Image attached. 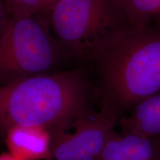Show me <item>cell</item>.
<instances>
[{
	"mask_svg": "<svg viewBox=\"0 0 160 160\" xmlns=\"http://www.w3.org/2000/svg\"><path fill=\"white\" fill-rule=\"evenodd\" d=\"M101 104L119 119L160 91V26L127 23L106 36L92 51Z\"/></svg>",
	"mask_w": 160,
	"mask_h": 160,
	"instance_id": "1",
	"label": "cell"
},
{
	"mask_svg": "<svg viewBox=\"0 0 160 160\" xmlns=\"http://www.w3.org/2000/svg\"><path fill=\"white\" fill-rule=\"evenodd\" d=\"M91 99L88 78L77 68L0 85V137L14 126L68 129L92 111Z\"/></svg>",
	"mask_w": 160,
	"mask_h": 160,
	"instance_id": "2",
	"label": "cell"
},
{
	"mask_svg": "<svg viewBox=\"0 0 160 160\" xmlns=\"http://www.w3.org/2000/svg\"><path fill=\"white\" fill-rule=\"evenodd\" d=\"M70 59L46 16L7 17L0 40V85L59 71Z\"/></svg>",
	"mask_w": 160,
	"mask_h": 160,
	"instance_id": "3",
	"label": "cell"
},
{
	"mask_svg": "<svg viewBox=\"0 0 160 160\" xmlns=\"http://www.w3.org/2000/svg\"><path fill=\"white\" fill-rule=\"evenodd\" d=\"M46 17L57 39L78 61H89L99 42L128 23L113 0H60Z\"/></svg>",
	"mask_w": 160,
	"mask_h": 160,
	"instance_id": "4",
	"label": "cell"
},
{
	"mask_svg": "<svg viewBox=\"0 0 160 160\" xmlns=\"http://www.w3.org/2000/svg\"><path fill=\"white\" fill-rule=\"evenodd\" d=\"M119 117L101 104L99 111L89 112L68 129L52 130L51 160H96L116 131Z\"/></svg>",
	"mask_w": 160,
	"mask_h": 160,
	"instance_id": "5",
	"label": "cell"
},
{
	"mask_svg": "<svg viewBox=\"0 0 160 160\" xmlns=\"http://www.w3.org/2000/svg\"><path fill=\"white\" fill-rule=\"evenodd\" d=\"M96 160H160V139L115 131Z\"/></svg>",
	"mask_w": 160,
	"mask_h": 160,
	"instance_id": "6",
	"label": "cell"
},
{
	"mask_svg": "<svg viewBox=\"0 0 160 160\" xmlns=\"http://www.w3.org/2000/svg\"><path fill=\"white\" fill-rule=\"evenodd\" d=\"M9 152L22 160H51L50 130L36 126H14L6 133Z\"/></svg>",
	"mask_w": 160,
	"mask_h": 160,
	"instance_id": "7",
	"label": "cell"
},
{
	"mask_svg": "<svg viewBox=\"0 0 160 160\" xmlns=\"http://www.w3.org/2000/svg\"><path fill=\"white\" fill-rule=\"evenodd\" d=\"M122 133L160 139V91L146 98L118 121Z\"/></svg>",
	"mask_w": 160,
	"mask_h": 160,
	"instance_id": "8",
	"label": "cell"
},
{
	"mask_svg": "<svg viewBox=\"0 0 160 160\" xmlns=\"http://www.w3.org/2000/svg\"><path fill=\"white\" fill-rule=\"evenodd\" d=\"M113 1L130 25L160 26V0Z\"/></svg>",
	"mask_w": 160,
	"mask_h": 160,
	"instance_id": "9",
	"label": "cell"
},
{
	"mask_svg": "<svg viewBox=\"0 0 160 160\" xmlns=\"http://www.w3.org/2000/svg\"><path fill=\"white\" fill-rule=\"evenodd\" d=\"M8 17L41 13L42 0H2ZM42 14V13H41Z\"/></svg>",
	"mask_w": 160,
	"mask_h": 160,
	"instance_id": "10",
	"label": "cell"
},
{
	"mask_svg": "<svg viewBox=\"0 0 160 160\" xmlns=\"http://www.w3.org/2000/svg\"><path fill=\"white\" fill-rule=\"evenodd\" d=\"M60 0H42V14L47 16L52 8Z\"/></svg>",
	"mask_w": 160,
	"mask_h": 160,
	"instance_id": "11",
	"label": "cell"
},
{
	"mask_svg": "<svg viewBox=\"0 0 160 160\" xmlns=\"http://www.w3.org/2000/svg\"><path fill=\"white\" fill-rule=\"evenodd\" d=\"M6 19H7V15H6L5 8H4L2 1L0 0V40H1L2 35Z\"/></svg>",
	"mask_w": 160,
	"mask_h": 160,
	"instance_id": "12",
	"label": "cell"
},
{
	"mask_svg": "<svg viewBox=\"0 0 160 160\" xmlns=\"http://www.w3.org/2000/svg\"><path fill=\"white\" fill-rule=\"evenodd\" d=\"M0 160H22L11 153H4L0 154Z\"/></svg>",
	"mask_w": 160,
	"mask_h": 160,
	"instance_id": "13",
	"label": "cell"
}]
</instances>
